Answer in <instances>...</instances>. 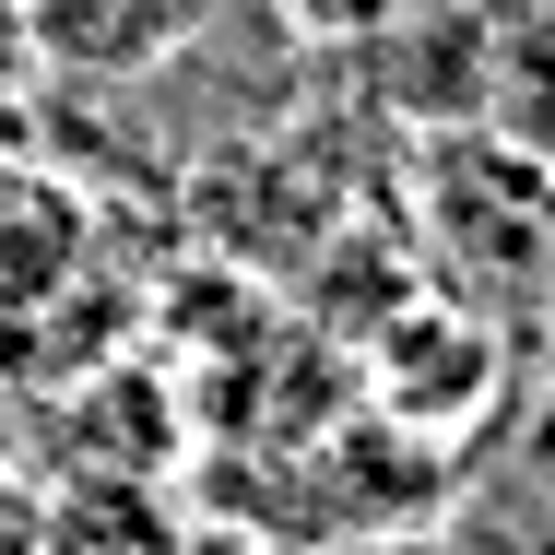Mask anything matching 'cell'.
<instances>
[{
    "label": "cell",
    "instance_id": "obj_1",
    "mask_svg": "<svg viewBox=\"0 0 555 555\" xmlns=\"http://www.w3.org/2000/svg\"><path fill=\"white\" fill-rule=\"evenodd\" d=\"M544 320H555V272H544Z\"/></svg>",
    "mask_w": 555,
    "mask_h": 555
}]
</instances>
